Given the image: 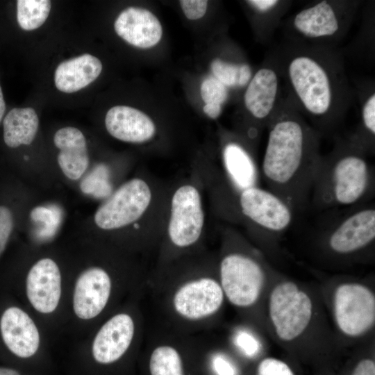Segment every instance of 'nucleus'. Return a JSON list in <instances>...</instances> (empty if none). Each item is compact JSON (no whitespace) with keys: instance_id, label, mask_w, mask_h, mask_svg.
I'll return each mask as SVG.
<instances>
[{"instance_id":"nucleus-14","label":"nucleus","mask_w":375,"mask_h":375,"mask_svg":"<svg viewBox=\"0 0 375 375\" xmlns=\"http://www.w3.org/2000/svg\"><path fill=\"white\" fill-rule=\"evenodd\" d=\"M355 6V3L347 1H317L292 17L291 29L300 41L306 42L303 44L331 47V43L344 33Z\"/></svg>"},{"instance_id":"nucleus-28","label":"nucleus","mask_w":375,"mask_h":375,"mask_svg":"<svg viewBox=\"0 0 375 375\" xmlns=\"http://www.w3.org/2000/svg\"><path fill=\"white\" fill-rule=\"evenodd\" d=\"M51 5L49 0H18L17 19L19 26L25 31L39 28L47 19Z\"/></svg>"},{"instance_id":"nucleus-13","label":"nucleus","mask_w":375,"mask_h":375,"mask_svg":"<svg viewBox=\"0 0 375 375\" xmlns=\"http://www.w3.org/2000/svg\"><path fill=\"white\" fill-rule=\"evenodd\" d=\"M137 375H201L198 337L158 325L145 334Z\"/></svg>"},{"instance_id":"nucleus-21","label":"nucleus","mask_w":375,"mask_h":375,"mask_svg":"<svg viewBox=\"0 0 375 375\" xmlns=\"http://www.w3.org/2000/svg\"><path fill=\"white\" fill-rule=\"evenodd\" d=\"M116 33L130 44L147 49L156 45L162 35L158 19L149 10L136 7L124 10L114 24Z\"/></svg>"},{"instance_id":"nucleus-7","label":"nucleus","mask_w":375,"mask_h":375,"mask_svg":"<svg viewBox=\"0 0 375 375\" xmlns=\"http://www.w3.org/2000/svg\"><path fill=\"white\" fill-rule=\"evenodd\" d=\"M367 154L349 138L338 139L321 156L310 204L317 210L338 209L367 202L374 194V169Z\"/></svg>"},{"instance_id":"nucleus-2","label":"nucleus","mask_w":375,"mask_h":375,"mask_svg":"<svg viewBox=\"0 0 375 375\" xmlns=\"http://www.w3.org/2000/svg\"><path fill=\"white\" fill-rule=\"evenodd\" d=\"M333 47L292 43L273 58L288 99L323 133L339 125L352 101L342 59Z\"/></svg>"},{"instance_id":"nucleus-17","label":"nucleus","mask_w":375,"mask_h":375,"mask_svg":"<svg viewBox=\"0 0 375 375\" xmlns=\"http://www.w3.org/2000/svg\"><path fill=\"white\" fill-rule=\"evenodd\" d=\"M333 313L337 326L343 334L360 336L375 322L374 294L361 283H341L334 293Z\"/></svg>"},{"instance_id":"nucleus-18","label":"nucleus","mask_w":375,"mask_h":375,"mask_svg":"<svg viewBox=\"0 0 375 375\" xmlns=\"http://www.w3.org/2000/svg\"><path fill=\"white\" fill-rule=\"evenodd\" d=\"M280 77L272 61L258 69L246 86L244 104L255 122L254 131L258 138L282 101L280 99Z\"/></svg>"},{"instance_id":"nucleus-6","label":"nucleus","mask_w":375,"mask_h":375,"mask_svg":"<svg viewBox=\"0 0 375 375\" xmlns=\"http://www.w3.org/2000/svg\"><path fill=\"white\" fill-rule=\"evenodd\" d=\"M145 294L131 297L85 336L76 351V375H137L146 334Z\"/></svg>"},{"instance_id":"nucleus-29","label":"nucleus","mask_w":375,"mask_h":375,"mask_svg":"<svg viewBox=\"0 0 375 375\" xmlns=\"http://www.w3.org/2000/svg\"><path fill=\"white\" fill-rule=\"evenodd\" d=\"M200 92L206 104L213 103L222 106L228 97V88L214 76H209L203 80Z\"/></svg>"},{"instance_id":"nucleus-36","label":"nucleus","mask_w":375,"mask_h":375,"mask_svg":"<svg viewBox=\"0 0 375 375\" xmlns=\"http://www.w3.org/2000/svg\"><path fill=\"white\" fill-rule=\"evenodd\" d=\"M5 111H6V103L3 99L2 90L0 85V124L2 121Z\"/></svg>"},{"instance_id":"nucleus-4","label":"nucleus","mask_w":375,"mask_h":375,"mask_svg":"<svg viewBox=\"0 0 375 375\" xmlns=\"http://www.w3.org/2000/svg\"><path fill=\"white\" fill-rule=\"evenodd\" d=\"M260 176L267 186L297 212L310 204L321 158L322 134L309 124L287 98L268 125Z\"/></svg>"},{"instance_id":"nucleus-19","label":"nucleus","mask_w":375,"mask_h":375,"mask_svg":"<svg viewBox=\"0 0 375 375\" xmlns=\"http://www.w3.org/2000/svg\"><path fill=\"white\" fill-rule=\"evenodd\" d=\"M222 178L229 188L238 193L246 189L259 186L260 171L256 158L241 141L225 140L221 151Z\"/></svg>"},{"instance_id":"nucleus-33","label":"nucleus","mask_w":375,"mask_h":375,"mask_svg":"<svg viewBox=\"0 0 375 375\" xmlns=\"http://www.w3.org/2000/svg\"><path fill=\"white\" fill-rule=\"evenodd\" d=\"M179 2L185 17L191 20L201 18L207 10L208 1L182 0Z\"/></svg>"},{"instance_id":"nucleus-32","label":"nucleus","mask_w":375,"mask_h":375,"mask_svg":"<svg viewBox=\"0 0 375 375\" xmlns=\"http://www.w3.org/2000/svg\"><path fill=\"white\" fill-rule=\"evenodd\" d=\"M256 375H294V374L283 361L274 358H266L259 363Z\"/></svg>"},{"instance_id":"nucleus-9","label":"nucleus","mask_w":375,"mask_h":375,"mask_svg":"<svg viewBox=\"0 0 375 375\" xmlns=\"http://www.w3.org/2000/svg\"><path fill=\"white\" fill-rule=\"evenodd\" d=\"M203 188L197 169L189 176L172 183L167 219L153 266L165 265L206 248Z\"/></svg>"},{"instance_id":"nucleus-30","label":"nucleus","mask_w":375,"mask_h":375,"mask_svg":"<svg viewBox=\"0 0 375 375\" xmlns=\"http://www.w3.org/2000/svg\"><path fill=\"white\" fill-rule=\"evenodd\" d=\"M233 343L238 351L248 358L255 357L260 349L257 338L252 332L245 328H240L234 333Z\"/></svg>"},{"instance_id":"nucleus-10","label":"nucleus","mask_w":375,"mask_h":375,"mask_svg":"<svg viewBox=\"0 0 375 375\" xmlns=\"http://www.w3.org/2000/svg\"><path fill=\"white\" fill-rule=\"evenodd\" d=\"M222 247L217 260L219 283L226 300L247 310L258 301L267 273L258 253L231 225L220 229Z\"/></svg>"},{"instance_id":"nucleus-16","label":"nucleus","mask_w":375,"mask_h":375,"mask_svg":"<svg viewBox=\"0 0 375 375\" xmlns=\"http://www.w3.org/2000/svg\"><path fill=\"white\" fill-rule=\"evenodd\" d=\"M270 321L278 338L290 342L309 325L312 303L308 294L292 281H282L272 290L268 303Z\"/></svg>"},{"instance_id":"nucleus-12","label":"nucleus","mask_w":375,"mask_h":375,"mask_svg":"<svg viewBox=\"0 0 375 375\" xmlns=\"http://www.w3.org/2000/svg\"><path fill=\"white\" fill-rule=\"evenodd\" d=\"M51 336L22 304H8L0 312V343L17 367L46 374L51 364Z\"/></svg>"},{"instance_id":"nucleus-3","label":"nucleus","mask_w":375,"mask_h":375,"mask_svg":"<svg viewBox=\"0 0 375 375\" xmlns=\"http://www.w3.org/2000/svg\"><path fill=\"white\" fill-rule=\"evenodd\" d=\"M146 259L107 244L99 261L69 275L65 331L86 336L131 297L146 291Z\"/></svg>"},{"instance_id":"nucleus-31","label":"nucleus","mask_w":375,"mask_h":375,"mask_svg":"<svg viewBox=\"0 0 375 375\" xmlns=\"http://www.w3.org/2000/svg\"><path fill=\"white\" fill-rule=\"evenodd\" d=\"M15 226L14 210L6 203H0V258L6 249Z\"/></svg>"},{"instance_id":"nucleus-35","label":"nucleus","mask_w":375,"mask_h":375,"mask_svg":"<svg viewBox=\"0 0 375 375\" xmlns=\"http://www.w3.org/2000/svg\"><path fill=\"white\" fill-rule=\"evenodd\" d=\"M203 112L211 119H217L222 113V106L217 104L208 103L203 106Z\"/></svg>"},{"instance_id":"nucleus-27","label":"nucleus","mask_w":375,"mask_h":375,"mask_svg":"<svg viewBox=\"0 0 375 375\" xmlns=\"http://www.w3.org/2000/svg\"><path fill=\"white\" fill-rule=\"evenodd\" d=\"M213 76L228 88L247 85L252 77V70L247 63L236 64L215 58L210 65Z\"/></svg>"},{"instance_id":"nucleus-24","label":"nucleus","mask_w":375,"mask_h":375,"mask_svg":"<svg viewBox=\"0 0 375 375\" xmlns=\"http://www.w3.org/2000/svg\"><path fill=\"white\" fill-rule=\"evenodd\" d=\"M39 119L32 108H14L3 119V139L10 149L29 145L34 140Z\"/></svg>"},{"instance_id":"nucleus-22","label":"nucleus","mask_w":375,"mask_h":375,"mask_svg":"<svg viewBox=\"0 0 375 375\" xmlns=\"http://www.w3.org/2000/svg\"><path fill=\"white\" fill-rule=\"evenodd\" d=\"M53 143L60 150L58 165L68 178L75 181L81 178L89 165L86 140L83 133L72 126L58 130Z\"/></svg>"},{"instance_id":"nucleus-20","label":"nucleus","mask_w":375,"mask_h":375,"mask_svg":"<svg viewBox=\"0 0 375 375\" xmlns=\"http://www.w3.org/2000/svg\"><path fill=\"white\" fill-rule=\"evenodd\" d=\"M105 126L113 138L129 143L143 144L156 135L153 120L143 112L126 106H116L106 113Z\"/></svg>"},{"instance_id":"nucleus-26","label":"nucleus","mask_w":375,"mask_h":375,"mask_svg":"<svg viewBox=\"0 0 375 375\" xmlns=\"http://www.w3.org/2000/svg\"><path fill=\"white\" fill-rule=\"evenodd\" d=\"M199 342L201 375H240L239 367L227 353L208 349L203 341Z\"/></svg>"},{"instance_id":"nucleus-15","label":"nucleus","mask_w":375,"mask_h":375,"mask_svg":"<svg viewBox=\"0 0 375 375\" xmlns=\"http://www.w3.org/2000/svg\"><path fill=\"white\" fill-rule=\"evenodd\" d=\"M323 227L326 246L333 254L353 255L375 240V208L369 201L344 208Z\"/></svg>"},{"instance_id":"nucleus-8","label":"nucleus","mask_w":375,"mask_h":375,"mask_svg":"<svg viewBox=\"0 0 375 375\" xmlns=\"http://www.w3.org/2000/svg\"><path fill=\"white\" fill-rule=\"evenodd\" d=\"M215 214L222 220L244 227L258 238L278 236L291 226L295 212L267 188L252 187L232 192L222 176L204 183Z\"/></svg>"},{"instance_id":"nucleus-25","label":"nucleus","mask_w":375,"mask_h":375,"mask_svg":"<svg viewBox=\"0 0 375 375\" xmlns=\"http://www.w3.org/2000/svg\"><path fill=\"white\" fill-rule=\"evenodd\" d=\"M367 153H372L375 138V92L372 91L363 100L360 120L356 132L348 138Z\"/></svg>"},{"instance_id":"nucleus-34","label":"nucleus","mask_w":375,"mask_h":375,"mask_svg":"<svg viewBox=\"0 0 375 375\" xmlns=\"http://www.w3.org/2000/svg\"><path fill=\"white\" fill-rule=\"evenodd\" d=\"M352 375H375V363L371 359L360 360L355 367Z\"/></svg>"},{"instance_id":"nucleus-11","label":"nucleus","mask_w":375,"mask_h":375,"mask_svg":"<svg viewBox=\"0 0 375 375\" xmlns=\"http://www.w3.org/2000/svg\"><path fill=\"white\" fill-rule=\"evenodd\" d=\"M69 277L55 258L44 256L30 264L21 281L22 304L51 338L65 331Z\"/></svg>"},{"instance_id":"nucleus-1","label":"nucleus","mask_w":375,"mask_h":375,"mask_svg":"<svg viewBox=\"0 0 375 375\" xmlns=\"http://www.w3.org/2000/svg\"><path fill=\"white\" fill-rule=\"evenodd\" d=\"M151 294L160 324L185 335L208 329L224 307L217 256L206 248L150 269Z\"/></svg>"},{"instance_id":"nucleus-5","label":"nucleus","mask_w":375,"mask_h":375,"mask_svg":"<svg viewBox=\"0 0 375 375\" xmlns=\"http://www.w3.org/2000/svg\"><path fill=\"white\" fill-rule=\"evenodd\" d=\"M171 187L148 174L133 177L98 208L94 224L102 231L126 233L125 249L148 260L162 236Z\"/></svg>"},{"instance_id":"nucleus-23","label":"nucleus","mask_w":375,"mask_h":375,"mask_svg":"<svg viewBox=\"0 0 375 375\" xmlns=\"http://www.w3.org/2000/svg\"><path fill=\"white\" fill-rule=\"evenodd\" d=\"M99 58L84 53L62 62L54 73L57 89L65 93L77 92L92 83L102 71Z\"/></svg>"}]
</instances>
